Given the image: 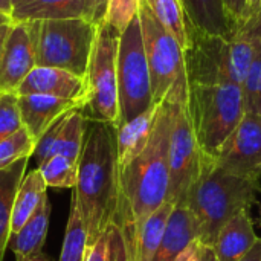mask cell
Wrapping results in <instances>:
<instances>
[{
  "instance_id": "cell-1",
  "label": "cell",
  "mask_w": 261,
  "mask_h": 261,
  "mask_svg": "<svg viewBox=\"0 0 261 261\" xmlns=\"http://www.w3.org/2000/svg\"><path fill=\"white\" fill-rule=\"evenodd\" d=\"M173 101L156 104L150 141L144 151L118 170L115 225L119 228L127 261L136 260L141 231L147 219L165 202L168 193V148Z\"/></svg>"
},
{
  "instance_id": "cell-2",
  "label": "cell",
  "mask_w": 261,
  "mask_h": 261,
  "mask_svg": "<svg viewBox=\"0 0 261 261\" xmlns=\"http://www.w3.org/2000/svg\"><path fill=\"white\" fill-rule=\"evenodd\" d=\"M73 197L87 231L89 248L115 223L118 200L116 132L109 122L87 118Z\"/></svg>"
},
{
  "instance_id": "cell-3",
  "label": "cell",
  "mask_w": 261,
  "mask_h": 261,
  "mask_svg": "<svg viewBox=\"0 0 261 261\" xmlns=\"http://www.w3.org/2000/svg\"><path fill=\"white\" fill-rule=\"evenodd\" d=\"M258 179L242 177L219 168L202 154L200 173L190 188L187 208L197 223V240L213 246L219 231L255 200Z\"/></svg>"
},
{
  "instance_id": "cell-4",
  "label": "cell",
  "mask_w": 261,
  "mask_h": 261,
  "mask_svg": "<svg viewBox=\"0 0 261 261\" xmlns=\"http://www.w3.org/2000/svg\"><path fill=\"white\" fill-rule=\"evenodd\" d=\"M255 35L234 31L228 37L190 31L185 52L190 84L231 83L243 86L255 52Z\"/></svg>"
},
{
  "instance_id": "cell-5",
  "label": "cell",
  "mask_w": 261,
  "mask_h": 261,
  "mask_svg": "<svg viewBox=\"0 0 261 261\" xmlns=\"http://www.w3.org/2000/svg\"><path fill=\"white\" fill-rule=\"evenodd\" d=\"M188 115L200 153L214 158L245 115L243 90L237 84H190Z\"/></svg>"
},
{
  "instance_id": "cell-6",
  "label": "cell",
  "mask_w": 261,
  "mask_h": 261,
  "mask_svg": "<svg viewBox=\"0 0 261 261\" xmlns=\"http://www.w3.org/2000/svg\"><path fill=\"white\" fill-rule=\"evenodd\" d=\"M138 17L150 67L154 104L165 99L188 104L190 80L185 50L179 41L154 18L142 0Z\"/></svg>"
},
{
  "instance_id": "cell-7",
  "label": "cell",
  "mask_w": 261,
  "mask_h": 261,
  "mask_svg": "<svg viewBox=\"0 0 261 261\" xmlns=\"http://www.w3.org/2000/svg\"><path fill=\"white\" fill-rule=\"evenodd\" d=\"M29 23L35 40L37 66L60 67L86 78L98 26L83 17Z\"/></svg>"
},
{
  "instance_id": "cell-8",
  "label": "cell",
  "mask_w": 261,
  "mask_h": 261,
  "mask_svg": "<svg viewBox=\"0 0 261 261\" xmlns=\"http://www.w3.org/2000/svg\"><path fill=\"white\" fill-rule=\"evenodd\" d=\"M119 122H128L154 106L150 67L144 49L142 29L136 17L119 35L118 44ZM116 125V127H118Z\"/></svg>"
},
{
  "instance_id": "cell-9",
  "label": "cell",
  "mask_w": 261,
  "mask_h": 261,
  "mask_svg": "<svg viewBox=\"0 0 261 261\" xmlns=\"http://www.w3.org/2000/svg\"><path fill=\"white\" fill-rule=\"evenodd\" d=\"M118 44L119 34L102 23L98 26L93 50L90 55L86 83L89 119L118 125L119 93H118Z\"/></svg>"
},
{
  "instance_id": "cell-10",
  "label": "cell",
  "mask_w": 261,
  "mask_h": 261,
  "mask_svg": "<svg viewBox=\"0 0 261 261\" xmlns=\"http://www.w3.org/2000/svg\"><path fill=\"white\" fill-rule=\"evenodd\" d=\"M200 148L197 145L187 104L173 101V119L168 148L167 202L185 206L190 188L200 173Z\"/></svg>"
},
{
  "instance_id": "cell-11",
  "label": "cell",
  "mask_w": 261,
  "mask_h": 261,
  "mask_svg": "<svg viewBox=\"0 0 261 261\" xmlns=\"http://www.w3.org/2000/svg\"><path fill=\"white\" fill-rule=\"evenodd\" d=\"M211 159L219 168L228 173L260 179L261 115L245 112L237 128Z\"/></svg>"
},
{
  "instance_id": "cell-12",
  "label": "cell",
  "mask_w": 261,
  "mask_h": 261,
  "mask_svg": "<svg viewBox=\"0 0 261 261\" xmlns=\"http://www.w3.org/2000/svg\"><path fill=\"white\" fill-rule=\"evenodd\" d=\"M37 66L35 40L29 21H14L0 58V90L17 92Z\"/></svg>"
},
{
  "instance_id": "cell-13",
  "label": "cell",
  "mask_w": 261,
  "mask_h": 261,
  "mask_svg": "<svg viewBox=\"0 0 261 261\" xmlns=\"http://www.w3.org/2000/svg\"><path fill=\"white\" fill-rule=\"evenodd\" d=\"M17 95H47L69 99L81 104L84 110L87 104V83L86 78L66 69L35 66L17 89Z\"/></svg>"
},
{
  "instance_id": "cell-14",
  "label": "cell",
  "mask_w": 261,
  "mask_h": 261,
  "mask_svg": "<svg viewBox=\"0 0 261 261\" xmlns=\"http://www.w3.org/2000/svg\"><path fill=\"white\" fill-rule=\"evenodd\" d=\"M18 109L23 127L37 142L61 115L76 109L83 110V106L75 101L47 95H18Z\"/></svg>"
},
{
  "instance_id": "cell-15",
  "label": "cell",
  "mask_w": 261,
  "mask_h": 261,
  "mask_svg": "<svg viewBox=\"0 0 261 261\" xmlns=\"http://www.w3.org/2000/svg\"><path fill=\"white\" fill-rule=\"evenodd\" d=\"M197 223L187 206H174L153 261H176L197 239Z\"/></svg>"
},
{
  "instance_id": "cell-16",
  "label": "cell",
  "mask_w": 261,
  "mask_h": 261,
  "mask_svg": "<svg viewBox=\"0 0 261 261\" xmlns=\"http://www.w3.org/2000/svg\"><path fill=\"white\" fill-rule=\"evenodd\" d=\"M257 240L249 211H242L219 231L213 248L219 261H239L251 251Z\"/></svg>"
},
{
  "instance_id": "cell-17",
  "label": "cell",
  "mask_w": 261,
  "mask_h": 261,
  "mask_svg": "<svg viewBox=\"0 0 261 261\" xmlns=\"http://www.w3.org/2000/svg\"><path fill=\"white\" fill-rule=\"evenodd\" d=\"M190 24V31L205 35L228 37L234 34V23L231 21L225 8V0H180Z\"/></svg>"
},
{
  "instance_id": "cell-18",
  "label": "cell",
  "mask_w": 261,
  "mask_h": 261,
  "mask_svg": "<svg viewBox=\"0 0 261 261\" xmlns=\"http://www.w3.org/2000/svg\"><path fill=\"white\" fill-rule=\"evenodd\" d=\"M156 104L139 116L115 127L116 132V167H124L139 156L150 141Z\"/></svg>"
},
{
  "instance_id": "cell-19",
  "label": "cell",
  "mask_w": 261,
  "mask_h": 261,
  "mask_svg": "<svg viewBox=\"0 0 261 261\" xmlns=\"http://www.w3.org/2000/svg\"><path fill=\"white\" fill-rule=\"evenodd\" d=\"M47 199V187L40 170H32L21 179L14 199L11 234H17L31 216L40 208L43 200Z\"/></svg>"
},
{
  "instance_id": "cell-20",
  "label": "cell",
  "mask_w": 261,
  "mask_h": 261,
  "mask_svg": "<svg viewBox=\"0 0 261 261\" xmlns=\"http://www.w3.org/2000/svg\"><path fill=\"white\" fill-rule=\"evenodd\" d=\"M84 18L83 0H20L12 11L14 21Z\"/></svg>"
},
{
  "instance_id": "cell-21",
  "label": "cell",
  "mask_w": 261,
  "mask_h": 261,
  "mask_svg": "<svg viewBox=\"0 0 261 261\" xmlns=\"http://www.w3.org/2000/svg\"><path fill=\"white\" fill-rule=\"evenodd\" d=\"M49 216L50 203L49 199H44L24 226L17 234H11L8 246L12 249L15 257H29L41 252L49 229Z\"/></svg>"
},
{
  "instance_id": "cell-22",
  "label": "cell",
  "mask_w": 261,
  "mask_h": 261,
  "mask_svg": "<svg viewBox=\"0 0 261 261\" xmlns=\"http://www.w3.org/2000/svg\"><path fill=\"white\" fill-rule=\"evenodd\" d=\"M28 158L20 159L11 167L0 170V261H3L5 251L11 237V220L15 193L26 173Z\"/></svg>"
},
{
  "instance_id": "cell-23",
  "label": "cell",
  "mask_w": 261,
  "mask_h": 261,
  "mask_svg": "<svg viewBox=\"0 0 261 261\" xmlns=\"http://www.w3.org/2000/svg\"><path fill=\"white\" fill-rule=\"evenodd\" d=\"M154 18L179 41L187 52L190 46V24L180 0H142Z\"/></svg>"
},
{
  "instance_id": "cell-24",
  "label": "cell",
  "mask_w": 261,
  "mask_h": 261,
  "mask_svg": "<svg viewBox=\"0 0 261 261\" xmlns=\"http://www.w3.org/2000/svg\"><path fill=\"white\" fill-rule=\"evenodd\" d=\"M86 128H87V116H86L84 110H81V109L72 110L64 122V127H63L58 139H57L52 156L58 154V156H64L70 161L78 162L81 151H83Z\"/></svg>"
},
{
  "instance_id": "cell-25",
  "label": "cell",
  "mask_w": 261,
  "mask_h": 261,
  "mask_svg": "<svg viewBox=\"0 0 261 261\" xmlns=\"http://www.w3.org/2000/svg\"><path fill=\"white\" fill-rule=\"evenodd\" d=\"M87 249H89L87 231H86L84 222L81 219L78 203L72 194L69 219H67L63 248H61V254H60L58 261H86Z\"/></svg>"
},
{
  "instance_id": "cell-26",
  "label": "cell",
  "mask_w": 261,
  "mask_h": 261,
  "mask_svg": "<svg viewBox=\"0 0 261 261\" xmlns=\"http://www.w3.org/2000/svg\"><path fill=\"white\" fill-rule=\"evenodd\" d=\"M174 205L170 202H165L156 213H153L147 222L142 226L139 243H138V252L135 261H153L156 251L159 248V243L162 240L164 231L167 228L168 217L173 211Z\"/></svg>"
},
{
  "instance_id": "cell-27",
  "label": "cell",
  "mask_w": 261,
  "mask_h": 261,
  "mask_svg": "<svg viewBox=\"0 0 261 261\" xmlns=\"http://www.w3.org/2000/svg\"><path fill=\"white\" fill-rule=\"evenodd\" d=\"M46 187L60 190H75L78 180V162L64 156H52L38 165Z\"/></svg>"
},
{
  "instance_id": "cell-28",
  "label": "cell",
  "mask_w": 261,
  "mask_h": 261,
  "mask_svg": "<svg viewBox=\"0 0 261 261\" xmlns=\"http://www.w3.org/2000/svg\"><path fill=\"white\" fill-rule=\"evenodd\" d=\"M86 261H127L125 245L119 228L112 223L87 249Z\"/></svg>"
},
{
  "instance_id": "cell-29",
  "label": "cell",
  "mask_w": 261,
  "mask_h": 261,
  "mask_svg": "<svg viewBox=\"0 0 261 261\" xmlns=\"http://www.w3.org/2000/svg\"><path fill=\"white\" fill-rule=\"evenodd\" d=\"M34 148L35 139L24 127L20 128L17 133L0 142V170L11 167L20 159H29L34 154Z\"/></svg>"
},
{
  "instance_id": "cell-30",
  "label": "cell",
  "mask_w": 261,
  "mask_h": 261,
  "mask_svg": "<svg viewBox=\"0 0 261 261\" xmlns=\"http://www.w3.org/2000/svg\"><path fill=\"white\" fill-rule=\"evenodd\" d=\"M245 112L261 115V38L255 40L254 60L251 63L246 80L242 86Z\"/></svg>"
},
{
  "instance_id": "cell-31",
  "label": "cell",
  "mask_w": 261,
  "mask_h": 261,
  "mask_svg": "<svg viewBox=\"0 0 261 261\" xmlns=\"http://www.w3.org/2000/svg\"><path fill=\"white\" fill-rule=\"evenodd\" d=\"M23 128L17 92H0V142Z\"/></svg>"
},
{
  "instance_id": "cell-32",
  "label": "cell",
  "mask_w": 261,
  "mask_h": 261,
  "mask_svg": "<svg viewBox=\"0 0 261 261\" xmlns=\"http://www.w3.org/2000/svg\"><path fill=\"white\" fill-rule=\"evenodd\" d=\"M141 0H107L104 23L113 28L119 35L138 17Z\"/></svg>"
},
{
  "instance_id": "cell-33",
  "label": "cell",
  "mask_w": 261,
  "mask_h": 261,
  "mask_svg": "<svg viewBox=\"0 0 261 261\" xmlns=\"http://www.w3.org/2000/svg\"><path fill=\"white\" fill-rule=\"evenodd\" d=\"M70 112L61 115L52 125H49V128L37 139L35 142V148H34V156L37 159V164H43L46 159H49L52 156V151H54V147L57 144V139L64 127V122L67 119Z\"/></svg>"
},
{
  "instance_id": "cell-34",
  "label": "cell",
  "mask_w": 261,
  "mask_h": 261,
  "mask_svg": "<svg viewBox=\"0 0 261 261\" xmlns=\"http://www.w3.org/2000/svg\"><path fill=\"white\" fill-rule=\"evenodd\" d=\"M176 261H219V257L213 246L202 243L200 240H194Z\"/></svg>"
},
{
  "instance_id": "cell-35",
  "label": "cell",
  "mask_w": 261,
  "mask_h": 261,
  "mask_svg": "<svg viewBox=\"0 0 261 261\" xmlns=\"http://www.w3.org/2000/svg\"><path fill=\"white\" fill-rule=\"evenodd\" d=\"M84 2V18L99 26L106 20L107 0H83Z\"/></svg>"
},
{
  "instance_id": "cell-36",
  "label": "cell",
  "mask_w": 261,
  "mask_h": 261,
  "mask_svg": "<svg viewBox=\"0 0 261 261\" xmlns=\"http://www.w3.org/2000/svg\"><path fill=\"white\" fill-rule=\"evenodd\" d=\"M261 9V0H246V6H245V12L242 20L239 21V24L236 26L234 31H243L246 26H249L254 18L258 15Z\"/></svg>"
},
{
  "instance_id": "cell-37",
  "label": "cell",
  "mask_w": 261,
  "mask_h": 261,
  "mask_svg": "<svg viewBox=\"0 0 261 261\" xmlns=\"http://www.w3.org/2000/svg\"><path fill=\"white\" fill-rule=\"evenodd\" d=\"M245 6H246V0H225V8L228 11L231 21L234 23V29L243 17Z\"/></svg>"
},
{
  "instance_id": "cell-38",
  "label": "cell",
  "mask_w": 261,
  "mask_h": 261,
  "mask_svg": "<svg viewBox=\"0 0 261 261\" xmlns=\"http://www.w3.org/2000/svg\"><path fill=\"white\" fill-rule=\"evenodd\" d=\"M239 261H261V239H258L257 243L251 248V251Z\"/></svg>"
},
{
  "instance_id": "cell-39",
  "label": "cell",
  "mask_w": 261,
  "mask_h": 261,
  "mask_svg": "<svg viewBox=\"0 0 261 261\" xmlns=\"http://www.w3.org/2000/svg\"><path fill=\"white\" fill-rule=\"evenodd\" d=\"M240 32H248L251 35H255V37H260L261 38V9L260 12H258V15L254 18V21L249 26H246L243 31H240Z\"/></svg>"
},
{
  "instance_id": "cell-40",
  "label": "cell",
  "mask_w": 261,
  "mask_h": 261,
  "mask_svg": "<svg viewBox=\"0 0 261 261\" xmlns=\"http://www.w3.org/2000/svg\"><path fill=\"white\" fill-rule=\"evenodd\" d=\"M12 23H14V21H12ZM12 23L5 24V26H2V28H0V58H2L3 46H5V41H6V37H8V34H9V29H11Z\"/></svg>"
},
{
  "instance_id": "cell-41",
  "label": "cell",
  "mask_w": 261,
  "mask_h": 261,
  "mask_svg": "<svg viewBox=\"0 0 261 261\" xmlns=\"http://www.w3.org/2000/svg\"><path fill=\"white\" fill-rule=\"evenodd\" d=\"M15 258H17V261H50L46 254H43V251L38 254L29 255V257H15Z\"/></svg>"
},
{
  "instance_id": "cell-42",
  "label": "cell",
  "mask_w": 261,
  "mask_h": 261,
  "mask_svg": "<svg viewBox=\"0 0 261 261\" xmlns=\"http://www.w3.org/2000/svg\"><path fill=\"white\" fill-rule=\"evenodd\" d=\"M0 11L12 15V11H14V2L12 0H0Z\"/></svg>"
},
{
  "instance_id": "cell-43",
  "label": "cell",
  "mask_w": 261,
  "mask_h": 261,
  "mask_svg": "<svg viewBox=\"0 0 261 261\" xmlns=\"http://www.w3.org/2000/svg\"><path fill=\"white\" fill-rule=\"evenodd\" d=\"M12 21H14V20H12V15H9V14L0 11V28L5 26V24H9V23H12Z\"/></svg>"
},
{
  "instance_id": "cell-44",
  "label": "cell",
  "mask_w": 261,
  "mask_h": 261,
  "mask_svg": "<svg viewBox=\"0 0 261 261\" xmlns=\"http://www.w3.org/2000/svg\"><path fill=\"white\" fill-rule=\"evenodd\" d=\"M12 2H14V6H15V5H17V3H18L20 0H12Z\"/></svg>"
},
{
  "instance_id": "cell-45",
  "label": "cell",
  "mask_w": 261,
  "mask_h": 261,
  "mask_svg": "<svg viewBox=\"0 0 261 261\" xmlns=\"http://www.w3.org/2000/svg\"><path fill=\"white\" fill-rule=\"evenodd\" d=\"M0 92H2V90H0Z\"/></svg>"
}]
</instances>
